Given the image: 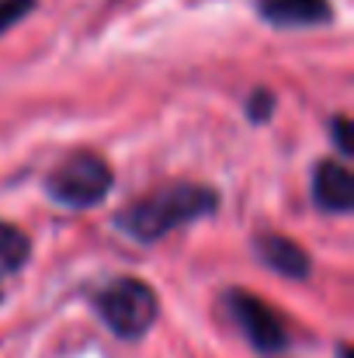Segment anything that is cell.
<instances>
[{"instance_id": "obj_1", "label": "cell", "mask_w": 354, "mask_h": 358, "mask_svg": "<svg viewBox=\"0 0 354 358\" xmlns=\"http://www.w3.org/2000/svg\"><path fill=\"white\" fill-rule=\"evenodd\" d=\"M219 209V195L205 185H167L156 188L135 202H128L115 216V227L121 234H128L139 243H153V240L174 234L184 223H195L209 213Z\"/></svg>"}, {"instance_id": "obj_2", "label": "cell", "mask_w": 354, "mask_h": 358, "mask_svg": "<svg viewBox=\"0 0 354 358\" xmlns=\"http://www.w3.org/2000/svg\"><path fill=\"white\" fill-rule=\"evenodd\" d=\"M115 185V171L98 153H73L66 157L49 178L45 192L66 209H91L98 206Z\"/></svg>"}, {"instance_id": "obj_3", "label": "cell", "mask_w": 354, "mask_h": 358, "mask_svg": "<svg viewBox=\"0 0 354 358\" xmlns=\"http://www.w3.org/2000/svg\"><path fill=\"white\" fill-rule=\"evenodd\" d=\"M94 306H98L101 320L112 327V334L125 338V341L142 338L153 327L156 310H160L156 306V292L146 282H139V278H115V282H108L94 296Z\"/></svg>"}, {"instance_id": "obj_4", "label": "cell", "mask_w": 354, "mask_h": 358, "mask_svg": "<svg viewBox=\"0 0 354 358\" xmlns=\"http://www.w3.org/2000/svg\"><path fill=\"white\" fill-rule=\"evenodd\" d=\"M226 310L236 320V327L243 331V338L260 352V355H278L288 348V331H285V320L253 292H243V289H230L226 292Z\"/></svg>"}, {"instance_id": "obj_5", "label": "cell", "mask_w": 354, "mask_h": 358, "mask_svg": "<svg viewBox=\"0 0 354 358\" xmlns=\"http://www.w3.org/2000/svg\"><path fill=\"white\" fill-rule=\"evenodd\" d=\"M313 202L330 216H344L354 209V178L341 160H320L313 171Z\"/></svg>"}, {"instance_id": "obj_6", "label": "cell", "mask_w": 354, "mask_h": 358, "mask_svg": "<svg viewBox=\"0 0 354 358\" xmlns=\"http://www.w3.org/2000/svg\"><path fill=\"white\" fill-rule=\"evenodd\" d=\"M257 10L267 24L278 28H309V24H327L334 17L330 0H257Z\"/></svg>"}, {"instance_id": "obj_7", "label": "cell", "mask_w": 354, "mask_h": 358, "mask_svg": "<svg viewBox=\"0 0 354 358\" xmlns=\"http://www.w3.org/2000/svg\"><path fill=\"white\" fill-rule=\"evenodd\" d=\"M253 250H257V257H260L271 271H278V275H285V278H306V275L313 271L309 254H306L295 240L281 237V234H260V237L253 240Z\"/></svg>"}, {"instance_id": "obj_8", "label": "cell", "mask_w": 354, "mask_h": 358, "mask_svg": "<svg viewBox=\"0 0 354 358\" xmlns=\"http://www.w3.org/2000/svg\"><path fill=\"white\" fill-rule=\"evenodd\" d=\"M28 254H31V243L24 237V230L10 227V223H0V275H14L28 264Z\"/></svg>"}, {"instance_id": "obj_9", "label": "cell", "mask_w": 354, "mask_h": 358, "mask_svg": "<svg viewBox=\"0 0 354 358\" xmlns=\"http://www.w3.org/2000/svg\"><path fill=\"white\" fill-rule=\"evenodd\" d=\"M246 115H250V122H267L271 115H274V94L267 91V87H257L250 98H246Z\"/></svg>"}, {"instance_id": "obj_10", "label": "cell", "mask_w": 354, "mask_h": 358, "mask_svg": "<svg viewBox=\"0 0 354 358\" xmlns=\"http://www.w3.org/2000/svg\"><path fill=\"white\" fill-rule=\"evenodd\" d=\"M35 10V0H0V35Z\"/></svg>"}, {"instance_id": "obj_11", "label": "cell", "mask_w": 354, "mask_h": 358, "mask_svg": "<svg viewBox=\"0 0 354 358\" xmlns=\"http://www.w3.org/2000/svg\"><path fill=\"white\" fill-rule=\"evenodd\" d=\"M330 129H334V143H337L341 157H351V153H354V143H351V122L344 119V115H334Z\"/></svg>"}, {"instance_id": "obj_12", "label": "cell", "mask_w": 354, "mask_h": 358, "mask_svg": "<svg viewBox=\"0 0 354 358\" xmlns=\"http://www.w3.org/2000/svg\"><path fill=\"white\" fill-rule=\"evenodd\" d=\"M341 358H351V348H348V345L341 348Z\"/></svg>"}]
</instances>
